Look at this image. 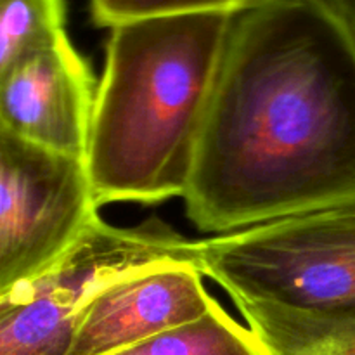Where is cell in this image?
Masks as SVG:
<instances>
[{
    "instance_id": "6da1fadb",
    "label": "cell",
    "mask_w": 355,
    "mask_h": 355,
    "mask_svg": "<svg viewBox=\"0 0 355 355\" xmlns=\"http://www.w3.org/2000/svg\"><path fill=\"white\" fill-rule=\"evenodd\" d=\"M184 200L217 236L355 207V42L324 0L236 14Z\"/></svg>"
},
{
    "instance_id": "7a4b0ae2",
    "label": "cell",
    "mask_w": 355,
    "mask_h": 355,
    "mask_svg": "<svg viewBox=\"0 0 355 355\" xmlns=\"http://www.w3.org/2000/svg\"><path fill=\"white\" fill-rule=\"evenodd\" d=\"M236 14L110 28L87 168L99 207L186 196Z\"/></svg>"
},
{
    "instance_id": "3957f363",
    "label": "cell",
    "mask_w": 355,
    "mask_h": 355,
    "mask_svg": "<svg viewBox=\"0 0 355 355\" xmlns=\"http://www.w3.org/2000/svg\"><path fill=\"white\" fill-rule=\"evenodd\" d=\"M198 267L236 307L355 319V207L201 239Z\"/></svg>"
},
{
    "instance_id": "277c9868",
    "label": "cell",
    "mask_w": 355,
    "mask_h": 355,
    "mask_svg": "<svg viewBox=\"0 0 355 355\" xmlns=\"http://www.w3.org/2000/svg\"><path fill=\"white\" fill-rule=\"evenodd\" d=\"M168 262L198 266V241L158 218L134 227L99 218L59 262L0 295V355H69L83 311L104 288Z\"/></svg>"
},
{
    "instance_id": "5b68a950",
    "label": "cell",
    "mask_w": 355,
    "mask_h": 355,
    "mask_svg": "<svg viewBox=\"0 0 355 355\" xmlns=\"http://www.w3.org/2000/svg\"><path fill=\"white\" fill-rule=\"evenodd\" d=\"M99 208L85 159L0 128V295L59 262Z\"/></svg>"
},
{
    "instance_id": "8992f818",
    "label": "cell",
    "mask_w": 355,
    "mask_h": 355,
    "mask_svg": "<svg viewBox=\"0 0 355 355\" xmlns=\"http://www.w3.org/2000/svg\"><path fill=\"white\" fill-rule=\"evenodd\" d=\"M97 87L68 35L0 76V128L85 159Z\"/></svg>"
},
{
    "instance_id": "52a82bcc",
    "label": "cell",
    "mask_w": 355,
    "mask_h": 355,
    "mask_svg": "<svg viewBox=\"0 0 355 355\" xmlns=\"http://www.w3.org/2000/svg\"><path fill=\"white\" fill-rule=\"evenodd\" d=\"M196 263L148 267L104 288L83 311L69 355H111L218 307Z\"/></svg>"
},
{
    "instance_id": "ba28073f",
    "label": "cell",
    "mask_w": 355,
    "mask_h": 355,
    "mask_svg": "<svg viewBox=\"0 0 355 355\" xmlns=\"http://www.w3.org/2000/svg\"><path fill=\"white\" fill-rule=\"evenodd\" d=\"M238 309L267 355H355V319H326L257 305Z\"/></svg>"
},
{
    "instance_id": "9c48e42d",
    "label": "cell",
    "mask_w": 355,
    "mask_h": 355,
    "mask_svg": "<svg viewBox=\"0 0 355 355\" xmlns=\"http://www.w3.org/2000/svg\"><path fill=\"white\" fill-rule=\"evenodd\" d=\"M111 355H267L248 326L218 305L196 321L151 336Z\"/></svg>"
},
{
    "instance_id": "30bf717a",
    "label": "cell",
    "mask_w": 355,
    "mask_h": 355,
    "mask_svg": "<svg viewBox=\"0 0 355 355\" xmlns=\"http://www.w3.org/2000/svg\"><path fill=\"white\" fill-rule=\"evenodd\" d=\"M64 0H0V76L66 35Z\"/></svg>"
},
{
    "instance_id": "8fae6325",
    "label": "cell",
    "mask_w": 355,
    "mask_h": 355,
    "mask_svg": "<svg viewBox=\"0 0 355 355\" xmlns=\"http://www.w3.org/2000/svg\"><path fill=\"white\" fill-rule=\"evenodd\" d=\"M94 23L113 28L127 21L179 14H239L260 0H89Z\"/></svg>"
},
{
    "instance_id": "7c38bea8",
    "label": "cell",
    "mask_w": 355,
    "mask_h": 355,
    "mask_svg": "<svg viewBox=\"0 0 355 355\" xmlns=\"http://www.w3.org/2000/svg\"><path fill=\"white\" fill-rule=\"evenodd\" d=\"M355 42V0H324Z\"/></svg>"
}]
</instances>
